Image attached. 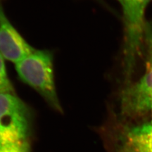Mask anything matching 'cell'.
Wrapping results in <instances>:
<instances>
[{
  "instance_id": "cell-1",
  "label": "cell",
  "mask_w": 152,
  "mask_h": 152,
  "mask_svg": "<svg viewBox=\"0 0 152 152\" xmlns=\"http://www.w3.org/2000/svg\"><path fill=\"white\" fill-rule=\"evenodd\" d=\"M53 60L51 52L34 49L15 64L16 70L23 82L36 90L56 111L61 112L55 88Z\"/></svg>"
},
{
  "instance_id": "cell-2",
  "label": "cell",
  "mask_w": 152,
  "mask_h": 152,
  "mask_svg": "<svg viewBox=\"0 0 152 152\" xmlns=\"http://www.w3.org/2000/svg\"><path fill=\"white\" fill-rule=\"evenodd\" d=\"M122 10L124 25V76L126 84L131 81L136 60L140 54L144 36V15L152 0H117Z\"/></svg>"
},
{
  "instance_id": "cell-3",
  "label": "cell",
  "mask_w": 152,
  "mask_h": 152,
  "mask_svg": "<svg viewBox=\"0 0 152 152\" xmlns=\"http://www.w3.org/2000/svg\"><path fill=\"white\" fill-rule=\"evenodd\" d=\"M29 115L25 104L9 92H0V146L27 141Z\"/></svg>"
},
{
  "instance_id": "cell-4",
  "label": "cell",
  "mask_w": 152,
  "mask_h": 152,
  "mask_svg": "<svg viewBox=\"0 0 152 152\" xmlns=\"http://www.w3.org/2000/svg\"><path fill=\"white\" fill-rule=\"evenodd\" d=\"M149 42L145 72L137 81L126 86L121 96V112L127 118H138L152 111V33L146 36Z\"/></svg>"
},
{
  "instance_id": "cell-5",
  "label": "cell",
  "mask_w": 152,
  "mask_h": 152,
  "mask_svg": "<svg viewBox=\"0 0 152 152\" xmlns=\"http://www.w3.org/2000/svg\"><path fill=\"white\" fill-rule=\"evenodd\" d=\"M109 152H152V118L121 126L114 135Z\"/></svg>"
},
{
  "instance_id": "cell-6",
  "label": "cell",
  "mask_w": 152,
  "mask_h": 152,
  "mask_svg": "<svg viewBox=\"0 0 152 152\" xmlns=\"http://www.w3.org/2000/svg\"><path fill=\"white\" fill-rule=\"evenodd\" d=\"M34 50L8 21L0 7V53L3 58L17 64Z\"/></svg>"
},
{
  "instance_id": "cell-7",
  "label": "cell",
  "mask_w": 152,
  "mask_h": 152,
  "mask_svg": "<svg viewBox=\"0 0 152 152\" xmlns=\"http://www.w3.org/2000/svg\"><path fill=\"white\" fill-rule=\"evenodd\" d=\"M12 89V86L7 74L4 58L0 53V91L11 93Z\"/></svg>"
},
{
  "instance_id": "cell-8",
  "label": "cell",
  "mask_w": 152,
  "mask_h": 152,
  "mask_svg": "<svg viewBox=\"0 0 152 152\" xmlns=\"http://www.w3.org/2000/svg\"><path fill=\"white\" fill-rule=\"evenodd\" d=\"M0 152H29L27 141L0 146Z\"/></svg>"
},
{
  "instance_id": "cell-9",
  "label": "cell",
  "mask_w": 152,
  "mask_h": 152,
  "mask_svg": "<svg viewBox=\"0 0 152 152\" xmlns=\"http://www.w3.org/2000/svg\"><path fill=\"white\" fill-rule=\"evenodd\" d=\"M0 92H1V91H0Z\"/></svg>"
}]
</instances>
